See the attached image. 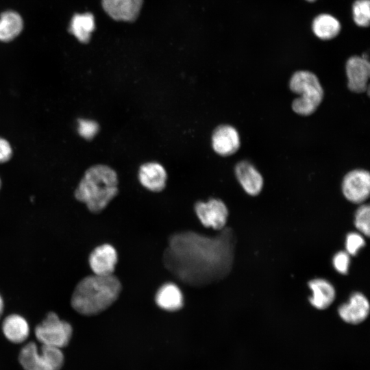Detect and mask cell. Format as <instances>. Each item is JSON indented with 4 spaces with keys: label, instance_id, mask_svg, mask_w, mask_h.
I'll return each instance as SVG.
<instances>
[{
    "label": "cell",
    "instance_id": "cell-25",
    "mask_svg": "<svg viewBox=\"0 0 370 370\" xmlns=\"http://www.w3.org/2000/svg\"><path fill=\"white\" fill-rule=\"evenodd\" d=\"M365 236L357 232H351L345 237V251L352 256H356L365 245Z\"/></svg>",
    "mask_w": 370,
    "mask_h": 370
},
{
    "label": "cell",
    "instance_id": "cell-19",
    "mask_svg": "<svg viewBox=\"0 0 370 370\" xmlns=\"http://www.w3.org/2000/svg\"><path fill=\"white\" fill-rule=\"evenodd\" d=\"M23 28V21L14 11H6L0 16V40L9 42L18 36Z\"/></svg>",
    "mask_w": 370,
    "mask_h": 370
},
{
    "label": "cell",
    "instance_id": "cell-9",
    "mask_svg": "<svg viewBox=\"0 0 370 370\" xmlns=\"http://www.w3.org/2000/svg\"><path fill=\"white\" fill-rule=\"evenodd\" d=\"M345 72L349 90L361 93L367 90L370 64L367 54L362 56H353L348 58L345 64Z\"/></svg>",
    "mask_w": 370,
    "mask_h": 370
},
{
    "label": "cell",
    "instance_id": "cell-18",
    "mask_svg": "<svg viewBox=\"0 0 370 370\" xmlns=\"http://www.w3.org/2000/svg\"><path fill=\"white\" fill-rule=\"evenodd\" d=\"M2 331L8 341L14 343H21L28 338L29 327L24 317L13 314L3 320Z\"/></svg>",
    "mask_w": 370,
    "mask_h": 370
},
{
    "label": "cell",
    "instance_id": "cell-24",
    "mask_svg": "<svg viewBox=\"0 0 370 370\" xmlns=\"http://www.w3.org/2000/svg\"><path fill=\"white\" fill-rule=\"evenodd\" d=\"M77 132L81 137L90 140L99 132V125L92 119H79L77 120Z\"/></svg>",
    "mask_w": 370,
    "mask_h": 370
},
{
    "label": "cell",
    "instance_id": "cell-2",
    "mask_svg": "<svg viewBox=\"0 0 370 370\" xmlns=\"http://www.w3.org/2000/svg\"><path fill=\"white\" fill-rule=\"evenodd\" d=\"M121 288V282L113 274L86 276L75 286L71 296V306L83 315L97 314L115 302Z\"/></svg>",
    "mask_w": 370,
    "mask_h": 370
},
{
    "label": "cell",
    "instance_id": "cell-12",
    "mask_svg": "<svg viewBox=\"0 0 370 370\" xmlns=\"http://www.w3.org/2000/svg\"><path fill=\"white\" fill-rule=\"evenodd\" d=\"M138 179L140 184L148 190L159 193L166 187L167 173L160 163L156 161L147 162L140 166Z\"/></svg>",
    "mask_w": 370,
    "mask_h": 370
},
{
    "label": "cell",
    "instance_id": "cell-27",
    "mask_svg": "<svg viewBox=\"0 0 370 370\" xmlns=\"http://www.w3.org/2000/svg\"><path fill=\"white\" fill-rule=\"evenodd\" d=\"M12 154V150L9 142L0 137V163L8 161Z\"/></svg>",
    "mask_w": 370,
    "mask_h": 370
},
{
    "label": "cell",
    "instance_id": "cell-20",
    "mask_svg": "<svg viewBox=\"0 0 370 370\" xmlns=\"http://www.w3.org/2000/svg\"><path fill=\"white\" fill-rule=\"evenodd\" d=\"M314 35L322 40H330L336 37L341 31L339 21L328 14L317 16L312 23Z\"/></svg>",
    "mask_w": 370,
    "mask_h": 370
},
{
    "label": "cell",
    "instance_id": "cell-7",
    "mask_svg": "<svg viewBox=\"0 0 370 370\" xmlns=\"http://www.w3.org/2000/svg\"><path fill=\"white\" fill-rule=\"evenodd\" d=\"M194 210L204 226L217 230L225 227L229 212L221 199L210 198L207 201H198L195 204Z\"/></svg>",
    "mask_w": 370,
    "mask_h": 370
},
{
    "label": "cell",
    "instance_id": "cell-4",
    "mask_svg": "<svg viewBox=\"0 0 370 370\" xmlns=\"http://www.w3.org/2000/svg\"><path fill=\"white\" fill-rule=\"evenodd\" d=\"M290 90L299 95L291 104L292 110L297 114H312L322 102L323 89L317 76L308 71H297L289 81Z\"/></svg>",
    "mask_w": 370,
    "mask_h": 370
},
{
    "label": "cell",
    "instance_id": "cell-23",
    "mask_svg": "<svg viewBox=\"0 0 370 370\" xmlns=\"http://www.w3.org/2000/svg\"><path fill=\"white\" fill-rule=\"evenodd\" d=\"M354 224L358 232L364 236L370 234V207L361 204L355 212Z\"/></svg>",
    "mask_w": 370,
    "mask_h": 370
},
{
    "label": "cell",
    "instance_id": "cell-15",
    "mask_svg": "<svg viewBox=\"0 0 370 370\" xmlns=\"http://www.w3.org/2000/svg\"><path fill=\"white\" fill-rule=\"evenodd\" d=\"M143 0H102L103 8L113 19L133 21L138 16Z\"/></svg>",
    "mask_w": 370,
    "mask_h": 370
},
{
    "label": "cell",
    "instance_id": "cell-5",
    "mask_svg": "<svg viewBox=\"0 0 370 370\" xmlns=\"http://www.w3.org/2000/svg\"><path fill=\"white\" fill-rule=\"evenodd\" d=\"M18 359L24 370H60L64 363L61 349L42 345L39 350L33 342L21 349Z\"/></svg>",
    "mask_w": 370,
    "mask_h": 370
},
{
    "label": "cell",
    "instance_id": "cell-17",
    "mask_svg": "<svg viewBox=\"0 0 370 370\" xmlns=\"http://www.w3.org/2000/svg\"><path fill=\"white\" fill-rule=\"evenodd\" d=\"M156 303L163 310L176 311L183 307V294L175 284L166 283L158 290L156 294Z\"/></svg>",
    "mask_w": 370,
    "mask_h": 370
},
{
    "label": "cell",
    "instance_id": "cell-11",
    "mask_svg": "<svg viewBox=\"0 0 370 370\" xmlns=\"http://www.w3.org/2000/svg\"><path fill=\"white\" fill-rule=\"evenodd\" d=\"M369 301L360 292L352 293L349 301L341 304L338 308L341 319L351 324H358L364 321L369 316Z\"/></svg>",
    "mask_w": 370,
    "mask_h": 370
},
{
    "label": "cell",
    "instance_id": "cell-16",
    "mask_svg": "<svg viewBox=\"0 0 370 370\" xmlns=\"http://www.w3.org/2000/svg\"><path fill=\"white\" fill-rule=\"evenodd\" d=\"M308 286L312 291L309 301L314 308L325 310L334 302L336 290L328 280L323 278H314L308 282Z\"/></svg>",
    "mask_w": 370,
    "mask_h": 370
},
{
    "label": "cell",
    "instance_id": "cell-26",
    "mask_svg": "<svg viewBox=\"0 0 370 370\" xmlns=\"http://www.w3.org/2000/svg\"><path fill=\"white\" fill-rule=\"evenodd\" d=\"M350 255L346 251L336 252L332 258L334 269L341 274H347L350 265Z\"/></svg>",
    "mask_w": 370,
    "mask_h": 370
},
{
    "label": "cell",
    "instance_id": "cell-30",
    "mask_svg": "<svg viewBox=\"0 0 370 370\" xmlns=\"http://www.w3.org/2000/svg\"><path fill=\"white\" fill-rule=\"evenodd\" d=\"M1 179H0V188H1Z\"/></svg>",
    "mask_w": 370,
    "mask_h": 370
},
{
    "label": "cell",
    "instance_id": "cell-28",
    "mask_svg": "<svg viewBox=\"0 0 370 370\" xmlns=\"http://www.w3.org/2000/svg\"><path fill=\"white\" fill-rule=\"evenodd\" d=\"M3 301L1 296L0 295V317L3 313Z\"/></svg>",
    "mask_w": 370,
    "mask_h": 370
},
{
    "label": "cell",
    "instance_id": "cell-10",
    "mask_svg": "<svg viewBox=\"0 0 370 370\" xmlns=\"http://www.w3.org/2000/svg\"><path fill=\"white\" fill-rule=\"evenodd\" d=\"M212 147L221 156H229L236 153L241 145L236 129L228 124L216 127L211 136Z\"/></svg>",
    "mask_w": 370,
    "mask_h": 370
},
{
    "label": "cell",
    "instance_id": "cell-1",
    "mask_svg": "<svg viewBox=\"0 0 370 370\" xmlns=\"http://www.w3.org/2000/svg\"><path fill=\"white\" fill-rule=\"evenodd\" d=\"M235 237L224 227L215 236L193 231L175 232L162 254L164 267L182 283L203 287L223 279L231 271Z\"/></svg>",
    "mask_w": 370,
    "mask_h": 370
},
{
    "label": "cell",
    "instance_id": "cell-6",
    "mask_svg": "<svg viewBox=\"0 0 370 370\" xmlns=\"http://www.w3.org/2000/svg\"><path fill=\"white\" fill-rule=\"evenodd\" d=\"M72 332L70 323L60 319L53 312H49L35 328V336L42 345L60 349L69 344Z\"/></svg>",
    "mask_w": 370,
    "mask_h": 370
},
{
    "label": "cell",
    "instance_id": "cell-22",
    "mask_svg": "<svg viewBox=\"0 0 370 370\" xmlns=\"http://www.w3.org/2000/svg\"><path fill=\"white\" fill-rule=\"evenodd\" d=\"M354 23L360 27H367L370 22V0H356L352 5Z\"/></svg>",
    "mask_w": 370,
    "mask_h": 370
},
{
    "label": "cell",
    "instance_id": "cell-8",
    "mask_svg": "<svg viewBox=\"0 0 370 370\" xmlns=\"http://www.w3.org/2000/svg\"><path fill=\"white\" fill-rule=\"evenodd\" d=\"M342 192L349 201L360 204L369 196L370 175L367 170L354 169L349 171L342 182Z\"/></svg>",
    "mask_w": 370,
    "mask_h": 370
},
{
    "label": "cell",
    "instance_id": "cell-29",
    "mask_svg": "<svg viewBox=\"0 0 370 370\" xmlns=\"http://www.w3.org/2000/svg\"><path fill=\"white\" fill-rule=\"evenodd\" d=\"M306 1H308L309 2H313V1H315L316 0H306Z\"/></svg>",
    "mask_w": 370,
    "mask_h": 370
},
{
    "label": "cell",
    "instance_id": "cell-13",
    "mask_svg": "<svg viewBox=\"0 0 370 370\" xmlns=\"http://www.w3.org/2000/svg\"><path fill=\"white\" fill-rule=\"evenodd\" d=\"M116 249L109 244H103L95 248L90 254L88 262L94 274L112 275L117 263Z\"/></svg>",
    "mask_w": 370,
    "mask_h": 370
},
{
    "label": "cell",
    "instance_id": "cell-14",
    "mask_svg": "<svg viewBox=\"0 0 370 370\" xmlns=\"http://www.w3.org/2000/svg\"><path fill=\"white\" fill-rule=\"evenodd\" d=\"M234 173L239 184L248 195H258L263 188L264 180L260 173L247 160L238 162Z\"/></svg>",
    "mask_w": 370,
    "mask_h": 370
},
{
    "label": "cell",
    "instance_id": "cell-21",
    "mask_svg": "<svg viewBox=\"0 0 370 370\" xmlns=\"http://www.w3.org/2000/svg\"><path fill=\"white\" fill-rule=\"evenodd\" d=\"M95 28V18L91 13L76 14L71 21L69 32L79 42L86 43Z\"/></svg>",
    "mask_w": 370,
    "mask_h": 370
},
{
    "label": "cell",
    "instance_id": "cell-3",
    "mask_svg": "<svg viewBox=\"0 0 370 370\" xmlns=\"http://www.w3.org/2000/svg\"><path fill=\"white\" fill-rule=\"evenodd\" d=\"M118 175L114 169L106 164H95L85 171L75 197L90 212L99 213L118 195Z\"/></svg>",
    "mask_w": 370,
    "mask_h": 370
}]
</instances>
